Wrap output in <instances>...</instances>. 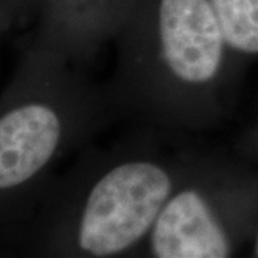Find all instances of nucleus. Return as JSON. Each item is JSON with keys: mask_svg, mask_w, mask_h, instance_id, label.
I'll use <instances>...</instances> for the list:
<instances>
[{"mask_svg": "<svg viewBox=\"0 0 258 258\" xmlns=\"http://www.w3.org/2000/svg\"><path fill=\"white\" fill-rule=\"evenodd\" d=\"M169 189V178L157 165L131 162L112 169L88 198L81 247L99 257L128 248L155 221Z\"/></svg>", "mask_w": 258, "mask_h": 258, "instance_id": "nucleus-1", "label": "nucleus"}, {"mask_svg": "<svg viewBox=\"0 0 258 258\" xmlns=\"http://www.w3.org/2000/svg\"><path fill=\"white\" fill-rule=\"evenodd\" d=\"M255 254H257V257H258V240H257V245H255Z\"/></svg>", "mask_w": 258, "mask_h": 258, "instance_id": "nucleus-6", "label": "nucleus"}, {"mask_svg": "<svg viewBox=\"0 0 258 258\" xmlns=\"http://www.w3.org/2000/svg\"><path fill=\"white\" fill-rule=\"evenodd\" d=\"M159 30L172 72L188 82L215 75L225 42L210 0H161Z\"/></svg>", "mask_w": 258, "mask_h": 258, "instance_id": "nucleus-2", "label": "nucleus"}, {"mask_svg": "<svg viewBox=\"0 0 258 258\" xmlns=\"http://www.w3.org/2000/svg\"><path fill=\"white\" fill-rule=\"evenodd\" d=\"M224 40L237 50L258 53V0H210Z\"/></svg>", "mask_w": 258, "mask_h": 258, "instance_id": "nucleus-5", "label": "nucleus"}, {"mask_svg": "<svg viewBox=\"0 0 258 258\" xmlns=\"http://www.w3.org/2000/svg\"><path fill=\"white\" fill-rule=\"evenodd\" d=\"M152 248L159 258H224L230 247L198 194L176 195L157 217Z\"/></svg>", "mask_w": 258, "mask_h": 258, "instance_id": "nucleus-4", "label": "nucleus"}, {"mask_svg": "<svg viewBox=\"0 0 258 258\" xmlns=\"http://www.w3.org/2000/svg\"><path fill=\"white\" fill-rule=\"evenodd\" d=\"M60 125L53 112L28 105L0 119V188L28 181L50 159L59 142Z\"/></svg>", "mask_w": 258, "mask_h": 258, "instance_id": "nucleus-3", "label": "nucleus"}]
</instances>
